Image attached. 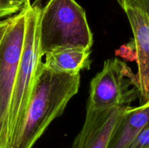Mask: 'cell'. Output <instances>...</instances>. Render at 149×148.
<instances>
[{
	"instance_id": "obj_1",
	"label": "cell",
	"mask_w": 149,
	"mask_h": 148,
	"mask_svg": "<svg viewBox=\"0 0 149 148\" xmlns=\"http://www.w3.org/2000/svg\"><path fill=\"white\" fill-rule=\"evenodd\" d=\"M80 73L56 72L42 65L33 87L24 122L8 148H32L52 120L61 115L68 102L77 94Z\"/></svg>"
},
{
	"instance_id": "obj_11",
	"label": "cell",
	"mask_w": 149,
	"mask_h": 148,
	"mask_svg": "<svg viewBox=\"0 0 149 148\" xmlns=\"http://www.w3.org/2000/svg\"><path fill=\"white\" fill-rule=\"evenodd\" d=\"M20 10L18 7L12 5L7 0H0V19L4 17H10Z\"/></svg>"
},
{
	"instance_id": "obj_4",
	"label": "cell",
	"mask_w": 149,
	"mask_h": 148,
	"mask_svg": "<svg viewBox=\"0 0 149 148\" xmlns=\"http://www.w3.org/2000/svg\"><path fill=\"white\" fill-rule=\"evenodd\" d=\"M139 97L137 75L118 58L109 59L90 82L87 109L103 110L130 106Z\"/></svg>"
},
{
	"instance_id": "obj_5",
	"label": "cell",
	"mask_w": 149,
	"mask_h": 148,
	"mask_svg": "<svg viewBox=\"0 0 149 148\" xmlns=\"http://www.w3.org/2000/svg\"><path fill=\"white\" fill-rule=\"evenodd\" d=\"M26 24L25 7L12 15L11 22L0 43V148H8L10 104L23 49Z\"/></svg>"
},
{
	"instance_id": "obj_13",
	"label": "cell",
	"mask_w": 149,
	"mask_h": 148,
	"mask_svg": "<svg viewBox=\"0 0 149 148\" xmlns=\"http://www.w3.org/2000/svg\"><path fill=\"white\" fill-rule=\"evenodd\" d=\"M7 1L12 5L18 7L20 10L31 4L30 0H7Z\"/></svg>"
},
{
	"instance_id": "obj_6",
	"label": "cell",
	"mask_w": 149,
	"mask_h": 148,
	"mask_svg": "<svg viewBox=\"0 0 149 148\" xmlns=\"http://www.w3.org/2000/svg\"><path fill=\"white\" fill-rule=\"evenodd\" d=\"M133 34L141 104L149 100V3L148 0H117Z\"/></svg>"
},
{
	"instance_id": "obj_12",
	"label": "cell",
	"mask_w": 149,
	"mask_h": 148,
	"mask_svg": "<svg viewBox=\"0 0 149 148\" xmlns=\"http://www.w3.org/2000/svg\"><path fill=\"white\" fill-rule=\"evenodd\" d=\"M11 20L12 16L7 17L4 20H0V43L2 41L3 37H4V34H5L6 31L8 28V26L11 22Z\"/></svg>"
},
{
	"instance_id": "obj_2",
	"label": "cell",
	"mask_w": 149,
	"mask_h": 148,
	"mask_svg": "<svg viewBox=\"0 0 149 148\" xmlns=\"http://www.w3.org/2000/svg\"><path fill=\"white\" fill-rule=\"evenodd\" d=\"M42 54L71 48L91 49L93 36L85 10L76 0H48L39 16Z\"/></svg>"
},
{
	"instance_id": "obj_7",
	"label": "cell",
	"mask_w": 149,
	"mask_h": 148,
	"mask_svg": "<svg viewBox=\"0 0 149 148\" xmlns=\"http://www.w3.org/2000/svg\"><path fill=\"white\" fill-rule=\"evenodd\" d=\"M129 107L97 111L87 109L85 120L74 139L72 148H107L113 129Z\"/></svg>"
},
{
	"instance_id": "obj_3",
	"label": "cell",
	"mask_w": 149,
	"mask_h": 148,
	"mask_svg": "<svg viewBox=\"0 0 149 148\" xmlns=\"http://www.w3.org/2000/svg\"><path fill=\"white\" fill-rule=\"evenodd\" d=\"M42 4V0H35L33 4L26 7V31L9 115L8 147L23 126L31 96L43 65L39 44Z\"/></svg>"
},
{
	"instance_id": "obj_10",
	"label": "cell",
	"mask_w": 149,
	"mask_h": 148,
	"mask_svg": "<svg viewBox=\"0 0 149 148\" xmlns=\"http://www.w3.org/2000/svg\"><path fill=\"white\" fill-rule=\"evenodd\" d=\"M127 148H149V125L138 135Z\"/></svg>"
},
{
	"instance_id": "obj_9",
	"label": "cell",
	"mask_w": 149,
	"mask_h": 148,
	"mask_svg": "<svg viewBox=\"0 0 149 148\" xmlns=\"http://www.w3.org/2000/svg\"><path fill=\"white\" fill-rule=\"evenodd\" d=\"M91 49L71 48L55 51L45 55L44 65L61 73L76 75L90 68Z\"/></svg>"
},
{
	"instance_id": "obj_14",
	"label": "cell",
	"mask_w": 149,
	"mask_h": 148,
	"mask_svg": "<svg viewBox=\"0 0 149 148\" xmlns=\"http://www.w3.org/2000/svg\"><path fill=\"white\" fill-rule=\"evenodd\" d=\"M148 3H149V0H148Z\"/></svg>"
},
{
	"instance_id": "obj_8",
	"label": "cell",
	"mask_w": 149,
	"mask_h": 148,
	"mask_svg": "<svg viewBox=\"0 0 149 148\" xmlns=\"http://www.w3.org/2000/svg\"><path fill=\"white\" fill-rule=\"evenodd\" d=\"M149 125V100L138 107L130 106L113 129L107 148H127Z\"/></svg>"
}]
</instances>
